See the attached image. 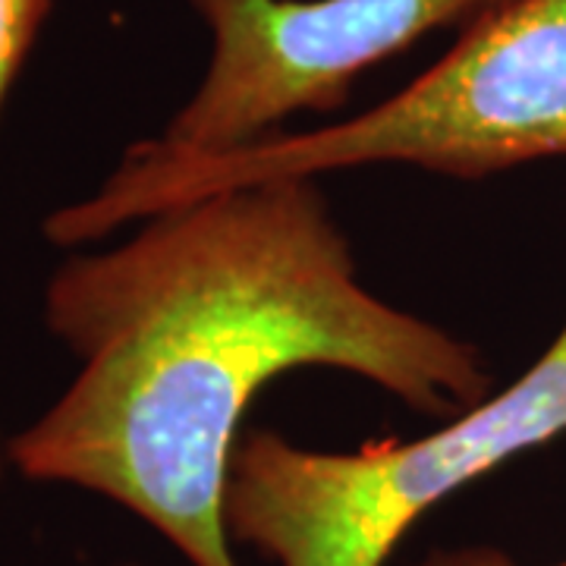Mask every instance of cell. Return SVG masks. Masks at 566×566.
Masks as SVG:
<instances>
[{
    "instance_id": "obj_3",
    "label": "cell",
    "mask_w": 566,
    "mask_h": 566,
    "mask_svg": "<svg viewBox=\"0 0 566 566\" xmlns=\"http://www.w3.org/2000/svg\"><path fill=\"white\" fill-rule=\"evenodd\" d=\"M566 434V324L504 394L416 441L318 453L274 431L233 450L227 532L281 566H385L416 520L506 460Z\"/></svg>"
},
{
    "instance_id": "obj_5",
    "label": "cell",
    "mask_w": 566,
    "mask_h": 566,
    "mask_svg": "<svg viewBox=\"0 0 566 566\" xmlns=\"http://www.w3.org/2000/svg\"><path fill=\"white\" fill-rule=\"evenodd\" d=\"M48 13L51 0H0V111Z\"/></svg>"
},
{
    "instance_id": "obj_2",
    "label": "cell",
    "mask_w": 566,
    "mask_h": 566,
    "mask_svg": "<svg viewBox=\"0 0 566 566\" xmlns=\"http://www.w3.org/2000/svg\"><path fill=\"white\" fill-rule=\"evenodd\" d=\"M545 158H566V0H504L469 22L428 73L353 120L221 155L129 145L92 196L44 221V237L82 249L211 192L365 164L482 180Z\"/></svg>"
},
{
    "instance_id": "obj_1",
    "label": "cell",
    "mask_w": 566,
    "mask_h": 566,
    "mask_svg": "<svg viewBox=\"0 0 566 566\" xmlns=\"http://www.w3.org/2000/svg\"><path fill=\"white\" fill-rule=\"evenodd\" d=\"M44 324L80 363L7 444L32 482L95 491L192 560L237 566L227 482L245 406L271 378L331 365L424 416L491 397L479 346L368 293L315 180L211 192L73 252Z\"/></svg>"
},
{
    "instance_id": "obj_7",
    "label": "cell",
    "mask_w": 566,
    "mask_h": 566,
    "mask_svg": "<svg viewBox=\"0 0 566 566\" xmlns=\"http://www.w3.org/2000/svg\"><path fill=\"white\" fill-rule=\"evenodd\" d=\"M0 475H3V444H0Z\"/></svg>"
},
{
    "instance_id": "obj_6",
    "label": "cell",
    "mask_w": 566,
    "mask_h": 566,
    "mask_svg": "<svg viewBox=\"0 0 566 566\" xmlns=\"http://www.w3.org/2000/svg\"><path fill=\"white\" fill-rule=\"evenodd\" d=\"M419 566H516L506 554L494 547H460V551H434ZM557 566H566L557 564Z\"/></svg>"
},
{
    "instance_id": "obj_4",
    "label": "cell",
    "mask_w": 566,
    "mask_h": 566,
    "mask_svg": "<svg viewBox=\"0 0 566 566\" xmlns=\"http://www.w3.org/2000/svg\"><path fill=\"white\" fill-rule=\"evenodd\" d=\"M504 0H192L211 29L202 85L158 145L221 155L264 139L296 111H331L349 85L434 29Z\"/></svg>"
},
{
    "instance_id": "obj_8",
    "label": "cell",
    "mask_w": 566,
    "mask_h": 566,
    "mask_svg": "<svg viewBox=\"0 0 566 566\" xmlns=\"http://www.w3.org/2000/svg\"><path fill=\"white\" fill-rule=\"evenodd\" d=\"M129 566H136V564H129Z\"/></svg>"
}]
</instances>
